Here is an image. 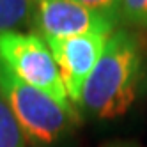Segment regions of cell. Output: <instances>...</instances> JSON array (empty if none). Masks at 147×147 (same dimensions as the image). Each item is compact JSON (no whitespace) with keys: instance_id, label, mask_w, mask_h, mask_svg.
Here are the masks:
<instances>
[{"instance_id":"cell-5","label":"cell","mask_w":147,"mask_h":147,"mask_svg":"<svg viewBox=\"0 0 147 147\" xmlns=\"http://www.w3.org/2000/svg\"><path fill=\"white\" fill-rule=\"evenodd\" d=\"M117 22L75 0H41L36 2L34 11V27L43 39H64L90 32L112 34Z\"/></svg>"},{"instance_id":"cell-1","label":"cell","mask_w":147,"mask_h":147,"mask_svg":"<svg viewBox=\"0 0 147 147\" xmlns=\"http://www.w3.org/2000/svg\"><path fill=\"white\" fill-rule=\"evenodd\" d=\"M144 50L140 37L126 28L113 30L83 85L80 107L89 117L112 121L129 112L138 94Z\"/></svg>"},{"instance_id":"cell-11","label":"cell","mask_w":147,"mask_h":147,"mask_svg":"<svg viewBox=\"0 0 147 147\" xmlns=\"http://www.w3.org/2000/svg\"><path fill=\"white\" fill-rule=\"evenodd\" d=\"M36 2H41V0H36Z\"/></svg>"},{"instance_id":"cell-8","label":"cell","mask_w":147,"mask_h":147,"mask_svg":"<svg viewBox=\"0 0 147 147\" xmlns=\"http://www.w3.org/2000/svg\"><path fill=\"white\" fill-rule=\"evenodd\" d=\"M119 16L129 25L147 28V0H122Z\"/></svg>"},{"instance_id":"cell-7","label":"cell","mask_w":147,"mask_h":147,"mask_svg":"<svg viewBox=\"0 0 147 147\" xmlns=\"http://www.w3.org/2000/svg\"><path fill=\"white\" fill-rule=\"evenodd\" d=\"M0 147H27L23 131L0 92Z\"/></svg>"},{"instance_id":"cell-2","label":"cell","mask_w":147,"mask_h":147,"mask_svg":"<svg viewBox=\"0 0 147 147\" xmlns=\"http://www.w3.org/2000/svg\"><path fill=\"white\" fill-rule=\"evenodd\" d=\"M0 92L23 131L25 140L34 147L57 144L78 124V112L67 108L50 94L16 78L0 64Z\"/></svg>"},{"instance_id":"cell-3","label":"cell","mask_w":147,"mask_h":147,"mask_svg":"<svg viewBox=\"0 0 147 147\" xmlns=\"http://www.w3.org/2000/svg\"><path fill=\"white\" fill-rule=\"evenodd\" d=\"M0 64L16 78L50 94L67 108H75L67 98L57 62L46 41L34 32L0 34Z\"/></svg>"},{"instance_id":"cell-6","label":"cell","mask_w":147,"mask_h":147,"mask_svg":"<svg viewBox=\"0 0 147 147\" xmlns=\"http://www.w3.org/2000/svg\"><path fill=\"white\" fill-rule=\"evenodd\" d=\"M36 0H0V34L22 32L34 22Z\"/></svg>"},{"instance_id":"cell-4","label":"cell","mask_w":147,"mask_h":147,"mask_svg":"<svg viewBox=\"0 0 147 147\" xmlns=\"http://www.w3.org/2000/svg\"><path fill=\"white\" fill-rule=\"evenodd\" d=\"M108 37V32H90L64 39H45L73 105L80 103L83 85L96 67Z\"/></svg>"},{"instance_id":"cell-10","label":"cell","mask_w":147,"mask_h":147,"mask_svg":"<svg viewBox=\"0 0 147 147\" xmlns=\"http://www.w3.org/2000/svg\"><path fill=\"white\" fill-rule=\"evenodd\" d=\"M101 147H142V145L133 140H112V142L103 144Z\"/></svg>"},{"instance_id":"cell-9","label":"cell","mask_w":147,"mask_h":147,"mask_svg":"<svg viewBox=\"0 0 147 147\" xmlns=\"http://www.w3.org/2000/svg\"><path fill=\"white\" fill-rule=\"evenodd\" d=\"M75 2L89 7L96 13H101L105 16H110V18H115V20L121 18L119 13H121V2L122 0H75Z\"/></svg>"}]
</instances>
